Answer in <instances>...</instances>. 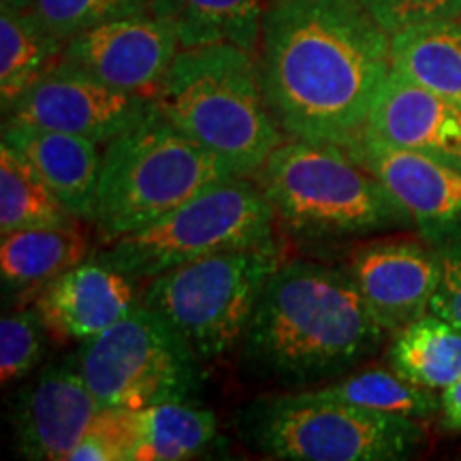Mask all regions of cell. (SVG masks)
Here are the masks:
<instances>
[{"instance_id":"6da1fadb","label":"cell","mask_w":461,"mask_h":461,"mask_svg":"<svg viewBox=\"0 0 461 461\" xmlns=\"http://www.w3.org/2000/svg\"><path fill=\"white\" fill-rule=\"evenodd\" d=\"M257 60L285 137L344 149L391 71V37L361 0H267Z\"/></svg>"},{"instance_id":"7a4b0ae2","label":"cell","mask_w":461,"mask_h":461,"mask_svg":"<svg viewBox=\"0 0 461 461\" xmlns=\"http://www.w3.org/2000/svg\"><path fill=\"white\" fill-rule=\"evenodd\" d=\"M384 336L346 269L295 258L265 282L240 363L248 376L282 391L314 389L372 357Z\"/></svg>"},{"instance_id":"3957f363","label":"cell","mask_w":461,"mask_h":461,"mask_svg":"<svg viewBox=\"0 0 461 461\" xmlns=\"http://www.w3.org/2000/svg\"><path fill=\"white\" fill-rule=\"evenodd\" d=\"M154 103L176 129L238 177L257 176L285 141L265 99L257 54L240 45L182 48Z\"/></svg>"},{"instance_id":"277c9868","label":"cell","mask_w":461,"mask_h":461,"mask_svg":"<svg viewBox=\"0 0 461 461\" xmlns=\"http://www.w3.org/2000/svg\"><path fill=\"white\" fill-rule=\"evenodd\" d=\"M229 177L238 176L157 109L103 148L92 224L109 244Z\"/></svg>"},{"instance_id":"5b68a950","label":"cell","mask_w":461,"mask_h":461,"mask_svg":"<svg viewBox=\"0 0 461 461\" xmlns=\"http://www.w3.org/2000/svg\"><path fill=\"white\" fill-rule=\"evenodd\" d=\"M257 177L276 218L299 238H355L412 222L378 177L342 148L286 137Z\"/></svg>"},{"instance_id":"8992f818","label":"cell","mask_w":461,"mask_h":461,"mask_svg":"<svg viewBox=\"0 0 461 461\" xmlns=\"http://www.w3.org/2000/svg\"><path fill=\"white\" fill-rule=\"evenodd\" d=\"M241 440L291 461H395L423 445L419 420L331 400L316 389L257 397L238 417Z\"/></svg>"},{"instance_id":"52a82bcc","label":"cell","mask_w":461,"mask_h":461,"mask_svg":"<svg viewBox=\"0 0 461 461\" xmlns=\"http://www.w3.org/2000/svg\"><path fill=\"white\" fill-rule=\"evenodd\" d=\"M276 221L274 205L258 184L229 177L148 227L109 241L95 261L135 282H148L218 252L272 244Z\"/></svg>"},{"instance_id":"ba28073f","label":"cell","mask_w":461,"mask_h":461,"mask_svg":"<svg viewBox=\"0 0 461 461\" xmlns=\"http://www.w3.org/2000/svg\"><path fill=\"white\" fill-rule=\"evenodd\" d=\"M282 261L278 241L218 252L154 276L141 302L186 339L201 363L222 359L241 344L265 282Z\"/></svg>"},{"instance_id":"9c48e42d","label":"cell","mask_w":461,"mask_h":461,"mask_svg":"<svg viewBox=\"0 0 461 461\" xmlns=\"http://www.w3.org/2000/svg\"><path fill=\"white\" fill-rule=\"evenodd\" d=\"M101 408L190 402L201 389V359L186 339L140 302L122 321L86 339L75 355Z\"/></svg>"},{"instance_id":"30bf717a","label":"cell","mask_w":461,"mask_h":461,"mask_svg":"<svg viewBox=\"0 0 461 461\" xmlns=\"http://www.w3.org/2000/svg\"><path fill=\"white\" fill-rule=\"evenodd\" d=\"M154 112V96L109 88L56 62L5 112V120L71 132L107 146Z\"/></svg>"},{"instance_id":"8fae6325","label":"cell","mask_w":461,"mask_h":461,"mask_svg":"<svg viewBox=\"0 0 461 461\" xmlns=\"http://www.w3.org/2000/svg\"><path fill=\"white\" fill-rule=\"evenodd\" d=\"M180 50L173 28L146 14L75 34L58 62L109 88L154 96Z\"/></svg>"},{"instance_id":"7c38bea8","label":"cell","mask_w":461,"mask_h":461,"mask_svg":"<svg viewBox=\"0 0 461 461\" xmlns=\"http://www.w3.org/2000/svg\"><path fill=\"white\" fill-rule=\"evenodd\" d=\"M99 411L77 359L51 361L39 367L14 397L11 428L17 451L37 461L71 459L73 448Z\"/></svg>"},{"instance_id":"4fadbf2b","label":"cell","mask_w":461,"mask_h":461,"mask_svg":"<svg viewBox=\"0 0 461 461\" xmlns=\"http://www.w3.org/2000/svg\"><path fill=\"white\" fill-rule=\"evenodd\" d=\"M344 152L378 177L412 218L425 241L438 244L461 224V169L457 167L417 149L391 146L367 131Z\"/></svg>"},{"instance_id":"5bb4252c","label":"cell","mask_w":461,"mask_h":461,"mask_svg":"<svg viewBox=\"0 0 461 461\" xmlns=\"http://www.w3.org/2000/svg\"><path fill=\"white\" fill-rule=\"evenodd\" d=\"M346 272L384 331L395 333L429 312L440 282V257L429 241L374 240L357 248Z\"/></svg>"},{"instance_id":"9a60e30c","label":"cell","mask_w":461,"mask_h":461,"mask_svg":"<svg viewBox=\"0 0 461 461\" xmlns=\"http://www.w3.org/2000/svg\"><path fill=\"white\" fill-rule=\"evenodd\" d=\"M367 132L461 169V105L391 68L374 101Z\"/></svg>"},{"instance_id":"2e32d148","label":"cell","mask_w":461,"mask_h":461,"mask_svg":"<svg viewBox=\"0 0 461 461\" xmlns=\"http://www.w3.org/2000/svg\"><path fill=\"white\" fill-rule=\"evenodd\" d=\"M137 282L99 261L77 265L45 288L34 305L58 342H86L122 321L141 302Z\"/></svg>"},{"instance_id":"e0dca14e","label":"cell","mask_w":461,"mask_h":461,"mask_svg":"<svg viewBox=\"0 0 461 461\" xmlns=\"http://www.w3.org/2000/svg\"><path fill=\"white\" fill-rule=\"evenodd\" d=\"M3 143L39 173L77 221H95L103 160L99 143L15 120H5Z\"/></svg>"},{"instance_id":"ac0fdd59","label":"cell","mask_w":461,"mask_h":461,"mask_svg":"<svg viewBox=\"0 0 461 461\" xmlns=\"http://www.w3.org/2000/svg\"><path fill=\"white\" fill-rule=\"evenodd\" d=\"M90 255L88 238L73 227L14 230L0 241V276L5 297L37 302L45 288L82 265Z\"/></svg>"},{"instance_id":"d6986e66","label":"cell","mask_w":461,"mask_h":461,"mask_svg":"<svg viewBox=\"0 0 461 461\" xmlns=\"http://www.w3.org/2000/svg\"><path fill=\"white\" fill-rule=\"evenodd\" d=\"M65 41L51 34L28 0L0 7V105L3 113L60 60Z\"/></svg>"},{"instance_id":"ffe728a7","label":"cell","mask_w":461,"mask_h":461,"mask_svg":"<svg viewBox=\"0 0 461 461\" xmlns=\"http://www.w3.org/2000/svg\"><path fill=\"white\" fill-rule=\"evenodd\" d=\"M267 0H152V15L173 28L182 48L233 43L258 50Z\"/></svg>"},{"instance_id":"44dd1931","label":"cell","mask_w":461,"mask_h":461,"mask_svg":"<svg viewBox=\"0 0 461 461\" xmlns=\"http://www.w3.org/2000/svg\"><path fill=\"white\" fill-rule=\"evenodd\" d=\"M391 68L461 105V17L393 34Z\"/></svg>"},{"instance_id":"7402d4cb","label":"cell","mask_w":461,"mask_h":461,"mask_svg":"<svg viewBox=\"0 0 461 461\" xmlns=\"http://www.w3.org/2000/svg\"><path fill=\"white\" fill-rule=\"evenodd\" d=\"M389 363L411 383L445 391L461 376V330L428 312L395 331Z\"/></svg>"},{"instance_id":"603a6c76","label":"cell","mask_w":461,"mask_h":461,"mask_svg":"<svg viewBox=\"0 0 461 461\" xmlns=\"http://www.w3.org/2000/svg\"><path fill=\"white\" fill-rule=\"evenodd\" d=\"M140 442L131 461H177L205 453L218 438V419L207 408L169 402L137 411Z\"/></svg>"},{"instance_id":"cb8c5ba5","label":"cell","mask_w":461,"mask_h":461,"mask_svg":"<svg viewBox=\"0 0 461 461\" xmlns=\"http://www.w3.org/2000/svg\"><path fill=\"white\" fill-rule=\"evenodd\" d=\"M71 212L62 205L54 190L39 173L7 143L0 146V233L39 229L73 227Z\"/></svg>"},{"instance_id":"d4e9b609","label":"cell","mask_w":461,"mask_h":461,"mask_svg":"<svg viewBox=\"0 0 461 461\" xmlns=\"http://www.w3.org/2000/svg\"><path fill=\"white\" fill-rule=\"evenodd\" d=\"M331 400L366 408V411L395 414L406 419H429L440 411L436 391L411 383L395 370H366L350 374L338 383L316 389Z\"/></svg>"},{"instance_id":"484cf974","label":"cell","mask_w":461,"mask_h":461,"mask_svg":"<svg viewBox=\"0 0 461 461\" xmlns=\"http://www.w3.org/2000/svg\"><path fill=\"white\" fill-rule=\"evenodd\" d=\"M43 26L60 41L92 28L152 14V0H28Z\"/></svg>"},{"instance_id":"4316f807","label":"cell","mask_w":461,"mask_h":461,"mask_svg":"<svg viewBox=\"0 0 461 461\" xmlns=\"http://www.w3.org/2000/svg\"><path fill=\"white\" fill-rule=\"evenodd\" d=\"M48 325L37 305H24L0 321V380L3 387L31 376L48 350Z\"/></svg>"},{"instance_id":"83f0119b","label":"cell","mask_w":461,"mask_h":461,"mask_svg":"<svg viewBox=\"0 0 461 461\" xmlns=\"http://www.w3.org/2000/svg\"><path fill=\"white\" fill-rule=\"evenodd\" d=\"M140 442V417L131 408H101L68 461H131Z\"/></svg>"},{"instance_id":"f1b7e54d","label":"cell","mask_w":461,"mask_h":461,"mask_svg":"<svg viewBox=\"0 0 461 461\" xmlns=\"http://www.w3.org/2000/svg\"><path fill=\"white\" fill-rule=\"evenodd\" d=\"M389 37L461 17V0H361Z\"/></svg>"},{"instance_id":"f546056e","label":"cell","mask_w":461,"mask_h":461,"mask_svg":"<svg viewBox=\"0 0 461 461\" xmlns=\"http://www.w3.org/2000/svg\"><path fill=\"white\" fill-rule=\"evenodd\" d=\"M434 246L440 257V282L429 312L461 330V224Z\"/></svg>"},{"instance_id":"4dcf8cb0","label":"cell","mask_w":461,"mask_h":461,"mask_svg":"<svg viewBox=\"0 0 461 461\" xmlns=\"http://www.w3.org/2000/svg\"><path fill=\"white\" fill-rule=\"evenodd\" d=\"M440 414L442 428L451 434L461 431V376L445 391H440Z\"/></svg>"}]
</instances>
